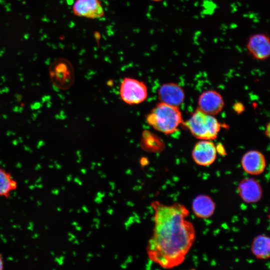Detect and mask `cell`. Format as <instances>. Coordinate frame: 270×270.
I'll return each instance as SVG.
<instances>
[{
  "mask_svg": "<svg viewBox=\"0 0 270 270\" xmlns=\"http://www.w3.org/2000/svg\"><path fill=\"white\" fill-rule=\"evenodd\" d=\"M151 206L154 228L146 246L148 257L164 268H174L184 262L196 240L194 226L187 220L189 210L178 202L154 200Z\"/></svg>",
  "mask_w": 270,
  "mask_h": 270,
  "instance_id": "cell-1",
  "label": "cell"
},
{
  "mask_svg": "<svg viewBox=\"0 0 270 270\" xmlns=\"http://www.w3.org/2000/svg\"><path fill=\"white\" fill-rule=\"evenodd\" d=\"M146 121L154 129L166 134L175 132L183 122L179 107L162 102L146 116Z\"/></svg>",
  "mask_w": 270,
  "mask_h": 270,
  "instance_id": "cell-2",
  "label": "cell"
},
{
  "mask_svg": "<svg viewBox=\"0 0 270 270\" xmlns=\"http://www.w3.org/2000/svg\"><path fill=\"white\" fill-rule=\"evenodd\" d=\"M184 124L194 136L200 140H212L216 138L220 130V124L214 116L198 108Z\"/></svg>",
  "mask_w": 270,
  "mask_h": 270,
  "instance_id": "cell-3",
  "label": "cell"
},
{
  "mask_svg": "<svg viewBox=\"0 0 270 270\" xmlns=\"http://www.w3.org/2000/svg\"><path fill=\"white\" fill-rule=\"evenodd\" d=\"M120 94L122 100L126 104H138L146 100L148 89L143 82L130 78H126L121 82Z\"/></svg>",
  "mask_w": 270,
  "mask_h": 270,
  "instance_id": "cell-4",
  "label": "cell"
},
{
  "mask_svg": "<svg viewBox=\"0 0 270 270\" xmlns=\"http://www.w3.org/2000/svg\"><path fill=\"white\" fill-rule=\"evenodd\" d=\"M50 74L52 82L60 89L70 88L74 80V70L70 63L65 59H58L51 65Z\"/></svg>",
  "mask_w": 270,
  "mask_h": 270,
  "instance_id": "cell-5",
  "label": "cell"
},
{
  "mask_svg": "<svg viewBox=\"0 0 270 270\" xmlns=\"http://www.w3.org/2000/svg\"><path fill=\"white\" fill-rule=\"evenodd\" d=\"M217 148L211 140H200L194 145L192 156L197 164L206 166L212 164L216 158Z\"/></svg>",
  "mask_w": 270,
  "mask_h": 270,
  "instance_id": "cell-6",
  "label": "cell"
},
{
  "mask_svg": "<svg viewBox=\"0 0 270 270\" xmlns=\"http://www.w3.org/2000/svg\"><path fill=\"white\" fill-rule=\"evenodd\" d=\"M198 109L204 112L214 116L222 110L224 102L222 96L212 90L204 92L198 99Z\"/></svg>",
  "mask_w": 270,
  "mask_h": 270,
  "instance_id": "cell-7",
  "label": "cell"
},
{
  "mask_svg": "<svg viewBox=\"0 0 270 270\" xmlns=\"http://www.w3.org/2000/svg\"><path fill=\"white\" fill-rule=\"evenodd\" d=\"M246 48L249 54L256 60H266L270 56V40L264 34H252L248 38Z\"/></svg>",
  "mask_w": 270,
  "mask_h": 270,
  "instance_id": "cell-8",
  "label": "cell"
},
{
  "mask_svg": "<svg viewBox=\"0 0 270 270\" xmlns=\"http://www.w3.org/2000/svg\"><path fill=\"white\" fill-rule=\"evenodd\" d=\"M74 14L79 17L97 19L104 16L100 0H76L72 6Z\"/></svg>",
  "mask_w": 270,
  "mask_h": 270,
  "instance_id": "cell-9",
  "label": "cell"
},
{
  "mask_svg": "<svg viewBox=\"0 0 270 270\" xmlns=\"http://www.w3.org/2000/svg\"><path fill=\"white\" fill-rule=\"evenodd\" d=\"M238 192L241 199L248 204L256 203L262 196V188L260 184L252 178L242 179L238 186Z\"/></svg>",
  "mask_w": 270,
  "mask_h": 270,
  "instance_id": "cell-10",
  "label": "cell"
},
{
  "mask_svg": "<svg viewBox=\"0 0 270 270\" xmlns=\"http://www.w3.org/2000/svg\"><path fill=\"white\" fill-rule=\"evenodd\" d=\"M241 165L242 169L247 174L258 176L264 172L266 164L265 156L262 153L257 150H250L242 156Z\"/></svg>",
  "mask_w": 270,
  "mask_h": 270,
  "instance_id": "cell-11",
  "label": "cell"
},
{
  "mask_svg": "<svg viewBox=\"0 0 270 270\" xmlns=\"http://www.w3.org/2000/svg\"><path fill=\"white\" fill-rule=\"evenodd\" d=\"M158 94L160 102L177 107L182 104L185 98L183 88L174 82L162 84L158 90Z\"/></svg>",
  "mask_w": 270,
  "mask_h": 270,
  "instance_id": "cell-12",
  "label": "cell"
},
{
  "mask_svg": "<svg viewBox=\"0 0 270 270\" xmlns=\"http://www.w3.org/2000/svg\"><path fill=\"white\" fill-rule=\"evenodd\" d=\"M192 208L196 218L206 219L214 214L216 210V204L209 196L200 194L195 197L192 200Z\"/></svg>",
  "mask_w": 270,
  "mask_h": 270,
  "instance_id": "cell-13",
  "label": "cell"
},
{
  "mask_svg": "<svg viewBox=\"0 0 270 270\" xmlns=\"http://www.w3.org/2000/svg\"><path fill=\"white\" fill-rule=\"evenodd\" d=\"M250 250L258 259L266 260L270 256V238L264 234L256 236L252 242Z\"/></svg>",
  "mask_w": 270,
  "mask_h": 270,
  "instance_id": "cell-14",
  "label": "cell"
},
{
  "mask_svg": "<svg viewBox=\"0 0 270 270\" xmlns=\"http://www.w3.org/2000/svg\"><path fill=\"white\" fill-rule=\"evenodd\" d=\"M17 187V182L11 174L0 167V196L8 198Z\"/></svg>",
  "mask_w": 270,
  "mask_h": 270,
  "instance_id": "cell-15",
  "label": "cell"
},
{
  "mask_svg": "<svg viewBox=\"0 0 270 270\" xmlns=\"http://www.w3.org/2000/svg\"><path fill=\"white\" fill-rule=\"evenodd\" d=\"M3 268H4V262L2 261V255L0 254V270H3Z\"/></svg>",
  "mask_w": 270,
  "mask_h": 270,
  "instance_id": "cell-16",
  "label": "cell"
},
{
  "mask_svg": "<svg viewBox=\"0 0 270 270\" xmlns=\"http://www.w3.org/2000/svg\"><path fill=\"white\" fill-rule=\"evenodd\" d=\"M150 0L152 1V2H158L162 1L163 0Z\"/></svg>",
  "mask_w": 270,
  "mask_h": 270,
  "instance_id": "cell-17",
  "label": "cell"
}]
</instances>
